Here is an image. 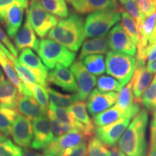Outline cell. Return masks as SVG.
I'll use <instances>...</instances> for the list:
<instances>
[{
	"label": "cell",
	"instance_id": "b9f144b4",
	"mask_svg": "<svg viewBox=\"0 0 156 156\" xmlns=\"http://www.w3.org/2000/svg\"><path fill=\"white\" fill-rule=\"evenodd\" d=\"M0 44L5 46L9 51V52L12 54L14 57H17L18 56V51L13 45L12 43L11 42V41L9 40L7 35L5 34V33L4 32L1 27H0Z\"/></svg>",
	"mask_w": 156,
	"mask_h": 156
},
{
	"label": "cell",
	"instance_id": "f546056e",
	"mask_svg": "<svg viewBox=\"0 0 156 156\" xmlns=\"http://www.w3.org/2000/svg\"><path fill=\"white\" fill-rule=\"evenodd\" d=\"M141 103L147 112L153 113L156 111V75L142 94Z\"/></svg>",
	"mask_w": 156,
	"mask_h": 156
},
{
	"label": "cell",
	"instance_id": "d6986e66",
	"mask_svg": "<svg viewBox=\"0 0 156 156\" xmlns=\"http://www.w3.org/2000/svg\"><path fill=\"white\" fill-rule=\"evenodd\" d=\"M13 67L20 80L25 84H38L43 86H47L48 74L39 69H33L23 65L17 62V59L12 62Z\"/></svg>",
	"mask_w": 156,
	"mask_h": 156
},
{
	"label": "cell",
	"instance_id": "6f0895ef",
	"mask_svg": "<svg viewBox=\"0 0 156 156\" xmlns=\"http://www.w3.org/2000/svg\"><path fill=\"white\" fill-rule=\"evenodd\" d=\"M121 156H127V155H124V153H122V154H121Z\"/></svg>",
	"mask_w": 156,
	"mask_h": 156
},
{
	"label": "cell",
	"instance_id": "e575fe53",
	"mask_svg": "<svg viewBox=\"0 0 156 156\" xmlns=\"http://www.w3.org/2000/svg\"><path fill=\"white\" fill-rule=\"evenodd\" d=\"M96 85L99 90L104 93L119 92L124 87L112 76L102 75L97 79Z\"/></svg>",
	"mask_w": 156,
	"mask_h": 156
},
{
	"label": "cell",
	"instance_id": "7bdbcfd3",
	"mask_svg": "<svg viewBox=\"0 0 156 156\" xmlns=\"http://www.w3.org/2000/svg\"><path fill=\"white\" fill-rule=\"evenodd\" d=\"M60 156H87V143L86 141L77 147L68 150Z\"/></svg>",
	"mask_w": 156,
	"mask_h": 156
},
{
	"label": "cell",
	"instance_id": "681fc988",
	"mask_svg": "<svg viewBox=\"0 0 156 156\" xmlns=\"http://www.w3.org/2000/svg\"><path fill=\"white\" fill-rule=\"evenodd\" d=\"M4 80H5V76H4L3 72L2 71L1 68H0V84L2 83Z\"/></svg>",
	"mask_w": 156,
	"mask_h": 156
},
{
	"label": "cell",
	"instance_id": "1f68e13d",
	"mask_svg": "<svg viewBox=\"0 0 156 156\" xmlns=\"http://www.w3.org/2000/svg\"><path fill=\"white\" fill-rule=\"evenodd\" d=\"M121 25L125 32L131 38L134 44L136 45L139 43V33H138L137 26L133 18L124 11H121Z\"/></svg>",
	"mask_w": 156,
	"mask_h": 156
},
{
	"label": "cell",
	"instance_id": "ba28073f",
	"mask_svg": "<svg viewBox=\"0 0 156 156\" xmlns=\"http://www.w3.org/2000/svg\"><path fill=\"white\" fill-rule=\"evenodd\" d=\"M87 140L88 139L83 132L74 129L54 138L43 151L44 153L52 156H60L65 151L77 147Z\"/></svg>",
	"mask_w": 156,
	"mask_h": 156
},
{
	"label": "cell",
	"instance_id": "7402d4cb",
	"mask_svg": "<svg viewBox=\"0 0 156 156\" xmlns=\"http://www.w3.org/2000/svg\"><path fill=\"white\" fill-rule=\"evenodd\" d=\"M109 46L106 36L95 37L85 41L82 45L78 59L82 60L85 56L93 54H104L109 51Z\"/></svg>",
	"mask_w": 156,
	"mask_h": 156
},
{
	"label": "cell",
	"instance_id": "74e56055",
	"mask_svg": "<svg viewBox=\"0 0 156 156\" xmlns=\"http://www.w3.org/2000/svg\"><path fill=\"white\" fill-rule=\"evenodd\" d=\"M23 151L8 138L0 142V156H22Z\"/></svg>",
	"mask_w": 156,
	"mask_h": 156
},
{
	"label": "cell",
	"instance_id": "52a82bcc",
	"mask_svg": "<svg viewBox=\"0 0 156 156\" xmlns=\"http://www.w3.org/2000/svg\"><path fill=\"white\" fill-rule=\"evenodd\" d=\"M72 73L75 76L77 85V91L75 93L77 101H84L89 96L96 85L97 79L90 73L81 60H76L71 65Z\"/></svg>",
	"mask_w": 156,
	"mask_h": 156
},
{
	"label": "cell",
	"instance_id": "7c38bea8",
	"mask_svg": "<svg viewBox=\"0 0 156 156\" xmlns=\"http://www.w3.org/2000/svg\"><path fill=\"white\" fill-rule=\"evenodd\" d=\"M146 62L141 59H136L135 67L131 81L134 102L141 104L143 93L149 86L153 79V74L150 73L145 67Z\"/></svg>",
	"mask_w": 156,
	"mask_h": 156
},
{
	"label": "cell",
	"instance_id": "4dcf8cb0",
	"mask_svg": "<svg viewBox=\"0 0 156 156\" xmlns=\"http://www.w3.org/2000/svg\"><path fill=\"white\" fill-rule=\"evenodd\" d=\"M134 103V98L132 92L131 82H129L118 93L116 106L122 110H126Z\"/></svg>",
	"mask_w": 156,
	"mask_h": 156
},
{
	"label": "cell",
	"instance_id": "8d00e7d4",
	"mask_svg": "<svg viewBox=\"0 0 156 156\" xmlns=\"http://www.w3.org/2000/svg\"><path fill=\"white\" fill-rule=\"evenodd\" d=\"M124 5V7L125 8L127 13L131 16L134 21H135L137 29L141 28L144 25L145 20L142 17L140 12L136 6L135 0H125Z\"/></svg>",
	"mask_w": 156,
	"mask_h": 156
},
{
	"label": "cell",
	"instance_id": "f6af8a7d",
	"mask_svg": "<svg viewBox=\"0 0 156 156\" xmlns=\"http://www.w3.org/2000/svg\"><path fill=\"white\" fill-rule=\"evenodd\" d=\"M43 154H41L38 152L28 149V148H25L23 151V153L22 156H42Z\"/></svg>",
	"mask_w": 156,
	"mask_h": 156
},
{
	"label": "cell",
	"instance_id": "83f0119b",
	"mask_svg": "<svg viewBox=\"0 0 156 156\" xmlns=\"http://www.w3.org/2000/svg\"><path fill=\"white\" fill-rule=\"evenodd\" d=\"M47 90L48 97H49L50 104L52 106L60 107V108H68L73 103L77 101L75 94H63L51 87H48Z\"/></svg>",
	"mask_w": 156,
	"mask_h": 156
},
{
	"label": "cell",
	"instance_id": "30bf717a",
	"mask_svg": "<svg viewBox=\"0 0 156 156\" xmlns=\"http://www.w3.org/2000/svg\"><path fill=\"white\" fill-rule=\"evenodd\" d=\"M33 131L34 140L30 147L37 151H44L55 138L52 132L50 121L45 115L33 119Z\"/></svg>",
	"mask_w": 156,
	"mask_h": 156
},
{
	"label": "cell",
	"instance_id": "3957f363",
	"mask_svg": "<svg viewBox=\"0 0 156 156\" xmlns=\"http://www.w3.org/2000/svg\"><path fill=\"white\" fill-rule=\"evenodd\" d=\"M36 52L44 65L50 69H53L56 64H61L65 67H70L76 57L75 52L50 39L41 40Z\"/></svg>",
	"mask_w": 156,
	"mask_h": 156
},
{
	"label": "cell",
	"instance_id": "8fae6325",
	"mask_svg": "<svg viewBox=\"0 0 156 156\" xmlns=\"http://www.w3.org/2000/svg\"><path fill=\"white\" fill-rule=\"evenodd\" d=\"M107 41L109 48L114 51L133 56L136 52V46L120 24L114 25L108 32Z\"/></svg>",
	"mask_w": 156,
	"mask_h": 156
},
{
	"label": "cell",
	"instance_id": "2e32d148",
	"mask_svg": "<svg viewBox=\"0 0 156 156\" xmlns=\"http://www.w3.org/2000/svg\"><path fill=\"white\" fill-rule=\"evenodd\" d=\"M28 4L29 0H19L7 10L3 23L9 38H15L20 29L24 11L28 7Z\"/></svg>",
	"mask_w": 156,
	"mask_h": 156
},
{
	"label": "cell",
	"instance_id": "ee69618b",
	"mask_svg": "<svg viewBox=\"0 0 156 156\" xmlns=\"http://www.w3.org/2000/svg\"><path fill=\"white\" fill-rule=\"evenodd\" d=\"M19 0H0V21L4 22L7 12L13 4Z\"/></svg>",
	"mask_w": 156,
	"mask_h": 156
},
{
	"label": "cell",
	"instance_id": "5bb4252c",
	"mask_svg": "<svg viewBox=\"0 0 156 156\" xmlns=\"http://www.w3.org/2000/svg\"><path fill=\"white\" fill-rule=\"evenodd\" d=\"M10 134L13 141L20 147H30L34 139L33 124L30 120L18 113L12 126Z\"/></svg>",
	"mask_w": 156,
	"mask_h": 156
},
{
	"label": "cell",
	"instance_id": "603a6c76",
	"mask_svg": "<svg viewBox=\"0 0 156 156\" xmlns=\"http://www.w3.org/2000/svg\"><path fill=\"white\" fill-rule=\"evenodd\" d=\"M16 109L17 112L30 120L34 119L36 117L45 115L47 113L34 98L24 95L20 98Z\"/></svg>",
	"mask_w": 156,
	"mask_h": 156
},
{
	"label": "cell",
	"instance_id": "f907efd6",
	"mask_svg": "<svg viewBox=\"0 0 156 156\" xmlns=\"http://www.w3.org/2000/svg\"><path fill=\"white\" fill-rule=\"evenodd\" d=\"M152 122L155 124L156 126V111L153 113V118H152Z\"/></svg>",
	"mask_w": 156,
	"mask_h": 156
},
{
	"label": "cell",
	"instance_id": "7a4b0ae2",
	"mask_svg": "<svg viewBox=\"0 0 156 156\" xmlns=\"http://www.w3.org/2000/svg\"><path fill=\"white\" fill-rule=\"evenodd\" d=\"M47 36L48 39L63 45L72 51H77L85 38L83 18L77 13H72L58 20Z\"/></svg>",
	"mask_w": 156,
	"mask_h": 156
},
{
	"label": "cell",
	"instance_id": "f5cc1de1",
	"mask_svg": "<svg viewBox=\"0 0 156 156\" xmlns=\"http://www.w3.org/2000/svg\"><path fill=\"white\" fill-rule=\"evenodd\" d=\"M6 136H4L3 134H0V142H2V141H4V140H5V139H6Z\"/></svg>",
	"mask_w": 156,
	"mask_h": 156
},
{
	"label": "cell",
	"instance_id": "816d5d0a",
	"mask_svg": "<svg viewBox=\"0 0 156 156\" xmlns=\"http://www.w3.org/2000/svg\"><path fill=\"white\" fill-rule=\"evenodd\" d=\"M2 44H0V56H4V57H6V56H5V53H4V52L2 51V48H1V46ZM7 58V57H6Z\"/></svg>",
	"mask_w": 156,
	"mask_h": 156
},
{
	"label": "cell",
	"instance_id": "bcb514c9",
	"mask_svg": "<svg viewBox=\"0 0 156 156\" xmlns=\"http://www.w3.org/2000/svg\"><path fill=\"white\" fill-rule=\"evenodd\" d=\"M121 154H122V151H120L118 146L116 145L114 147H111L109 156H121Z\"/></svg>",
	"mask_w": 156,
	"mask_h": 156
},
{
	"label": "cell",
	"instance_id": "60d3db41",
	"mask_svg": "<svg viewBox=\"0 0 156 156\" xmlns=\"http://www.w3.org/2000/svg\"><path fill=\"white\" fill-rule=\"evenodd\" d=\"M150 143L147 156H156V126L153 122L150 125Z\"/></svg>",
	"mask_w": 156,
	"mask_h": 156
},
{
	"label": "cell",
	"instance_id": "8992f818",
	"mask_svg": "<svg viewBox=\"0 0 156 156\" xmlns=\"http://www.w3.org/2000/svg\"><path fill=\"white\" fill-rule=\"evenodd\" d=\"M26 19L39 38H44L58 22V19L44 8L39 0H30Z\"/></svg>",
	"mask_w": 156,
	"mask_h": 156
},
{
	"label": "cell",
	"instance_id": "d6a6232c",
	"mask_svg": "<svg viewBox=\"0 0 156 156\" xmlns=\"http://www.w3.org/2000/svg\"><path fill=\"white\" fill-rule=\"evenodd\" d=\"M109 147L101 141L96 136H93L87 144V156H109Z\"/></svg>",
	"mask_w": 156,
	"mask_h": 156
},
{
	"label": "cell",
	"instance_id": "6da1fadb",
	"mask_svg": "<svg viewBox=\"0 0 156 156\" xmlns=\"http://www.w3.org/2000/svg\"><path fill=\"white\" fill-rule=\"evenodd\" d=\"M149 112L142 109L134 117L118 142V147L127 156H147V132Z\"/></svg>",
	"mask_w": 156,
	"mask_h": 156
},
{
	"label": "cell",
	"instance_id": "44dd1931",
	"mask_svg": "<svg viewBox=\"0 0 156 156\" xmlns=\"http://www.w3.org/2000/svg\"><path fill=\"white\" fill-rule=\"evenodd\" d=\"M21 96L19 90L10 81L4 80L0 84V107L16 110Z\"/></svg>",
	"mask_w": 156,
	"mask_h": 156
},
{
	"label": "cell",
	"instance_id": "ac0fdd59",
	"mask_svg": "<svg viewBox=\"0 0 156 156\" xmlns=\"http://www.w3.org/2000/svg\"><path fill=\"white\" fill-rule=\"evenodd\" d=\"M70 3L76 13L80 15L108 9H121L118 4L112 0H74Z\"/></svg>",
	"mask_w": 156,
	"mask_h": 156
},
{
	"label": "cell",
	"instance_id": "f35d334b",
	"mask_svg": "<svg viewBox=\"0 0 156 156\" xmlns=\"http://www.w3.org/2000/svg\"><path fill=\"white\" fill-rule=\"evenodd\" d=\"M47 114L48 119L50 121L51 126L52 132H53L54 135L55 137L63 135L64 134L67 133V132L72 131V130L76 129L73 126L58 122L51 114H48V113H47Z\"/></svg>",
	"mask_w": 156,
	"mask_h": 156
},
{
	"label": "cell",
	"instance_id": "4316f807",
	"mask_svg": "<svg viewBox=\"0 0 156 156\" xmlns=\"http://www.w3.org/2000/svg\"><path fill=\"white\" fill-rule=\"evenodd\" d=\"M44 8L55 17L65 18L69 15L65 0H39Z\"/></svg>",
	"mask_w": 156,
	"mask_h": 156
},
{
	"label": "cell",
	"instance_id": "4fadbf2b",
	"mask_svg": "<svg viewBox=\"0 0 156 156\" xmlns=\"http://www.w3.org/2000/svg\"><path fill=\"white\" fill-rule=\"evenodd\" d=\"M140 111V104L135 102L126 110L120 109L115 105L95 116L93 119V122L95 127L106 126L124 117H130L133 119L136 115L139 114Z\"/></svg>",
	"mask_w": 156,
	"mask_h": 156
},
{
	"label": "cell",
	"instance_id": "484cf974",
	"mask_svg": "<svg viewBox=\"0 0 156 156\" xmlns=\"http://www.w3.org/2000/svg\"><path fill=\"white\" fill-rule=\"evenodd\" d=\"M87 71L93 75H101L106 72V62L103 54H93L81 60Z\"/></svg>",
	"mask_w": 156,
	"mask_h": 156
},
{
	"label": "cell",
	"instance_id": "7dc6e473",
	"mask_svg": "<svg viewBox=\"0 0 156 156\" xmlns=\"http://www.w3.org/2000/svg\"><path fill=\"white\" fill-rule=\"evenodd\" d=\"M149 44H156V23L155 24V27H154V29L153 30V33H152L151 37L149 38Z\"/></svg>",
	"mask_w": 156,
	"mask_h": 156
},
{
	"label": "cell",
	"instance_id": "9f6ffc18",
	"mask_svg": "<svg viewBox=\"0 0 156 156\" xmlns=\"http://www.w3.org/2000/svg\"><path fill=\"white\" fill-rule=\"evenodd\" d=\"M65 1H67V2H73V1H74V0H65Z\"/></svg>",
	"mask_w": 156,
	"mask_h": 156
},
{
	"label": "cell",
	"instance_id": "ab89813d",
	"mask_svg": "<svg viewBox=\"0 0 156 156\" xmlns=\"http://www.w3.org/2000/svg\"><path fill=\"white\" fill-rule=\"evenodd\" d=\"M135 2L140 13L145 20L155 12L156 0H135Z\"/></svg>",
	"mask_w": 156,
	"mask_h": 156
},
{
	"label": "cell",
	"instance_id": "ffe728a7",
	"mask_svg": "<svg viewBox=\"0 0 156 156\" xmlns=\"http://www.w3.org/2000/svg\"><path fill=\"white\" fill-rule=\"evenodd\" d=\"M15 46L17 51H22L24 48H32L38 50L39 41L37 38L36 33L27 19L23 24V28L18 31L14 38Z\"/></svg>",
	"mask_w": 156,
	"mask_h": 156
},
{
	"label": "cell",
	"instance_id": "9c48e42d",
	"mask_svg": "<svg viewBox=\"0 0 156 156\" xmlns=\"http://www.w3.org/2000/svg\"><path fill=\"white\" fill-rule=\"evenodd\" d=\"M132 119L130 117H124L108 125L96 126L95 127L94 134L108 147H114L118 143Z\"/></svg>",
	"mask_w": 156,
	"mask_h": 156
},
{
	"label": "cell",
	"instance_id": "e0dca14e",
	"mask_svg": "<svg viewBox=\"0 0 156 156\" xmlns=\"http://www.w3.org/2000/svg\"><path fill=\"white\" fill-rule=\"evenodd\" d=\"M47 83L59 87L67 92L76 93L77 91V83L73 73L61 64H56V67L48 73Z\"/></svg>",
	"mask_w": 156,
	"mask_h": 156
},
{
	"label": "cell",
	"instance_id": "836d02e7",
	"mask_svg": "<svg viewBox=\"0 0 156 156\" xmlns=\"http://www.w3.org/2000/svg\"><path fill=\"white\" fill-rule=\"evenodd\" d=\"M27 85L30 88L35 100L46 112H48L49 106V97L46 87L38 84H27Z\"/></svg>",
	"mask_w": 156,
	"mask_h": 156
},
{
	"label": "cell",
	"instance_id": "277c9868",
	"mask_svg": "<svg viewBox=\"0 0 156 156\" xmlns=\"http://www.w3.org/2000/svg\"><path fill=\"white\" fill-rule=\"evenodd\" d=\"M121 9L98 11L87 15L85 22V34L87 38L104 36L111 28L121 20Z\"/></svg>",
	"mask_w": 156,
	"mask_h": 156
},
{
	"label": "cell",
	"instance_id": "11a10c76",
	"mask_svg": "<svg viewBox=\"0 0 156 156\" xmlns=\"http://www.w3.org/2000/svg\"><path fill=\"white\" fill-rule=\"evenodd\" d=\"M42 156H52V155H48V154H46V153H44L42 155Z\"/></svg>",
	"mask_w": 156,
	"mask_h": 156
},
{
	"label": "cell",
	"instance_id": "db71d44e",
	"mask_svg": "<svg viewBox=\"0 0 156 156\" xmlns=\"http://www.w3.org/2000/svg\"><path fill=\"white\" fill-rule=\"evenodd\" d=\"M119 2L121 3V4H124V2H125V0H119Z\"/></svg>",
	"mask_w": 156,
	"mask_h": 156
},
{
	"label": "cell",
	"instance_id": "d4e9b609",
	"mask_svg": "<svg viewBox=\"0 0 156 156\" xmlns=\"http://www.w3.org/2000/svg\"><path fill=\"white\" fill-rule=\"evenodd\" d=\"M17 62L28 67L48 73V68L44 65L41 58L33 51L31 48H27L21 51V53L17 58Z\"/></svg>",
	"mask_w": 156,
	"mask_h": 156
},
{
	"label": "cell",
	"instance_id": "d590c367",
	"mask_svg": "<svg viewBox=\"0 0 156 156\" xmlns=\"http://www.w3.org/2000/svg\"><path fill=\"white\" fill-rule=\"evenodd\" d=\"M0 65L5 72L6 76L9 79V81H10L20 91V90L22 87L23 82H21L17 76L12 62L7 58L0 56Z\"/></svg>",
	"mask_w": 156,
	"mask_h": 156
},
{
	"label": "cell",
	"instance_id": "cb8c5ba5",
	"mask_svg": "<svg viewBox=\"0 0 156 156\" xmlns=\"http://www.w3.org/2000/svg\"><path fill=\"white\" fill-rule=\"evenodd\" d=\"M67 109L77 122L85 126L89 132L94 134L95 125L93 119H91L87 112L86 103L82 101H77L67 108Z\"/></svg>",
	"mask_w": 156,
	"mask_h": 156
},
{
	"label": "cell",
	"instance_id": "9a60e30c",
	"mask_svg": "<svg viewBox=\"0 0 156 156\" xmlns=\"http://www.w3.org/2000/svg\"><path fill=\"white\" fill-rule=\"evenodd\" d=\"M118 93H104L94 89L90 93L87 100V108L90 116L94 117L97 114L112 107L116 102Z\"/></svg>",
	"mask_w": 156,
	"mask_h": 156
},
{
	"label": "cell",
	"instance_id": "680465c9",
	"mask_svg": "<svg viewBox=\"0 0 156 156\" xmlns=\"http://www.w3.org/2000/svg\"><path fill=\"white\" fill-rule=\"evenodd\" d=\"M113 2H114V3H116V4H117V0H112Z\"/></svg>",
	"mask_w": 156,
	"mask_h": 156
},
{
	"label": "cell",
	"instance_id": "5b68a950",
	"mask_svg": "<svg viewBox=\"0 0 156 156\" xmlns=\"http://www.w3.org/2000/svg\"><path fill=\"white\" fill-rule=\"evenodd\" d=\"M106 72L123 86L130 81L135 67L136 58L128 54L109 51L106 56Z\"/></svg>",
	"mask_w": 156,
	"mask_h": 156
},
{
	"label": "cell",
	"instance_id": "f1b7e54d",
	"mask_svg": "<svg viewBox=\"0 0 156 156\" xmlns=\"http://www.w3.org/2000/svg\"><path fill=\"white\" fill-rule=\"evenodd\" d=\"M18 112L16 110L0 107V134L7 136L10 134L12 126Z\"/></svg>",
	"mask_w": 156,
	"mask_h": 156
},
{
	"label": "cell",
	"instance_id": "c3c4849f",
	"mask_svg": "<svg viewBox=\"0 0 156 156\" xmlns=\"http://www.w3.org/2000/svg\"><path fill=\"white\" fill-rule=\"evenodd\" d=\"M147 69L150 73L152 74H155L156 73V60L152 62L151 64H147Z\"/></svg>",
	"mask_w": 156,
	"mask_h": 156
}]
</instances>
